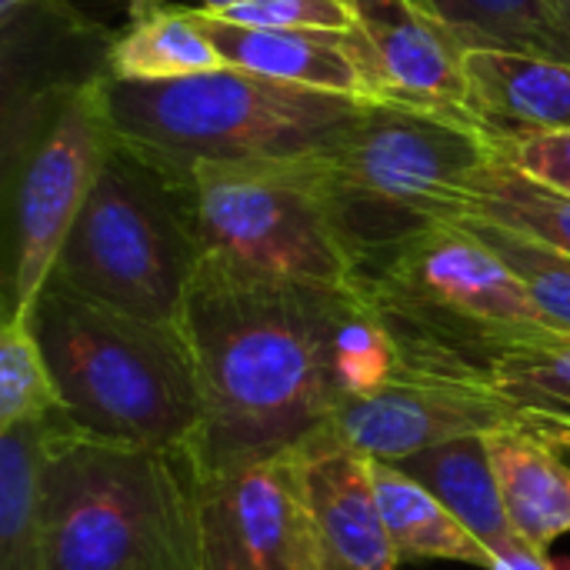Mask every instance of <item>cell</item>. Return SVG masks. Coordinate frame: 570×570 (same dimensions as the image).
<instances>
[{
	"instance_id": "1",
	"label": "cell",
	"mask_w": 570,
	"mask_h": 570,
	"mask_svg": "<svg viewBox=\"0 0 570 570\" xmlns=\"http://www.w3.org/2000/svg\"><path fill=\"white\" fill-rule=\"evenodd\" d=\"M180 334L204 401L190 444L204 478L301 448L341 401L401 371L361 287L291 284L210 257Z\"/></svg>"
},
{
	"instance_id": "2",
	"label": "cell",
	"mask_w": 570,
	"mask_h": 570,
	"mask_svg": "<svg viewBox=\"0 0 570 570\" xmlns=\"http://www.w3.org/2000/svg\"><path fill=\"white\" fill-rule=\"evenodd\" d=\"M200 498L190 448L87 438L63 414L43 461V570H204Z\"/></svg>"
},
{
	"instance_id": "3",
	"label": "cell",
	"mask_w": 570,
	"mask_h": 570,
	"mask_svg": "<svg viewBox=\"0 0 570 570\" xmlns=\"http://www.w3.org/2000/svg\"><path fill=\"white\" fill-rule=\"evenodd\" d=\"M27 324L80 434L137 448L194 444L204 401L180 327L130 317L53 277Z\"/></svg>"
},
{
	"instance_id": "4",
	"label": "cell",
	"mask_w": 570,
	"mask_h": 570,
	"mask_svg": "<svg viewBox=\"0 0 570 570\" xmlns=\"http://www.w3.org/2000/svg\"><path fill=\"white\" fill-rule=\"evenodd\" d=\"M488 134L461 117L364 104L347 134L314 157L317 184L357 274L421 234L464 217Z\"/></svg>"
},
{
	"instance_id": "5",
	"label": "cell",
	"mask_w": 570,
	"mask_h": 570,
	"mask_svg": "<svg viewBox=\"0 0 570 570\" xmlns=\"http://www.w3.org/2000/svg\"><path fill=\"white\" fill-rule=\"evenodd\" d=\"M361 291L411 374L488 384L508 347L554 331L508 261L458 220L364 271Z\"/></svg>"
},
{
	"instance_id": "6",
	"label": "cell",
	"mask_w": 570,
	"mask_h": 570,
	"mask_svg": "<svg viewBox=\"0 0 570 570\" xmlns=\"http://www.w3.org/2000/svg\"><path fill=\"white\" fill-rule=\"evenodd\" d=\"M364 100L220 67L164 83L107 77L114 137L190 180L204 160H311L357 120Z\"/></svg>"
},
{
	"instance_id": "7",
	"label": "cell",
	"mask_w": 570,
	"mask_h": 570,
	"mask_svg": "<svg viewBox=\"0 0 570 570\" xmlns=\"http://www.w3.org/2000/svg\"><path fill=\"white\" fill-rule=\"evenodd\" d=\"M200 264L190 180L114 137L53 281L130 317L180 327Z\"/></svg>"
},
{
	"instance_id": "8",
	"label": "cell",
	"mask_w": 570,
	"mask_h": 570,
	"mask_svg": "<svg viewBox=\"0 0 570 570\" xmlns=\"http://www.w3.org/2000/svg\"><path fill=\"white\" fill-rule=\"evenodd\" d=\"M114 144L107 73L47 87L3 107L7 271L3 317H27Z\"/></svg>"
},
{
	"instance_id": "9",
	"label": "cell",
	"mask_w": 570,
	"mask_h": 570,
	"mask_svg": "<svg viewBox=\"0 0 570 570\" xmlns=\"http://www.w3.org/2000/svg\"><path fill=\"white\" fill-rule=\"evenodd\" d=\"M200 250L227 267L314 287H361L311 160H204L190 167Z\"/></svg>"
},
{
	"instance_id": "10",
	"label": "cell",
	"mask_w": 570,
	"mask_h": 570,
	"mask_svg": "<svg viewBox=\"0 0 570 570\" xmlns=\"http://www.w3.org/2000/svg\"><path fill=\"white\" fill-rule=\"evenodd\" d=\"M204 570H321L301 451L204 478Z\"/></svg>"
},
{
	"instance_id": "11",
	"label": "cell",
	"mask_w": 570,
	"mask_h": 570,
	"mask_svg": "<svg viewBox=\"0 0 570 570\" xmlns=\"http://www.w3.org/2000/svg\"><path fill=\"white\" fill-rule=\"evenodd\" d=\"M524 421L491 384L401 371L341 401L324 431L371 461L401 464L444 441L494 434Z\"/></svg>"
},
{
	"instance_id": "12",
	"label": "cell",
	"mask_w": 570,
	"mask_h": 570,
	"mask_svg": "<svg viewBox=\"0 0 570 570\" xmlns=\"http://www.w3.org/2000/svg\"><path fill=\"white\" fill-rule=\"evenodd\" d=\"M357 27L361 70L367 77V104H394L444 117L468 114V47L417 0H351ZM474 124V120H471Z\"/></svg>"
},
{
	"instance_id": "13",
	"label": "cell",
	"mask_w": 570,
	"mask_h": 570,
	"mask_svg": "<svg viewBox=\"0 0 570 570\" xmlns=\"http://www.w3.org/2000/svg\"><path fill=\"white\" fill-rule=\"evenodd\" d=\"M297 451L321 570L401 568L377 508L371 458L357 454L331 431H317Z\"/></svg>"
},
{
	"instance_id": "14",
	"label": "cell",
	"mask_w": 570,
	"mask_h": 570,
	"mask_svg": "<svg viewBox=\"0 0 570 570\" xmlns=\"http://www.w3.org/2000/svg\"><path fill=\"white\" fill-rule=\"evenodd\" d=\"M468 114L491 144L570 130V60L471 47L464 53Z\"/></svg>"
},
{
	"instance_id": "15",
	"label": "cell",
	"mask_w": 570,
	"mask_h": 570,
	"mask_svg": "<svg viewBox=\"0 0 570 570\" xmlns=\"http://www.w3.org/2000/svg\"><path fill=\"white\" fill-rule=\"evenodd\" d=\"M204 33L214 40L227 67H237L254 77H267L277 83L371 100L367 77L357 60V47L351 33H321V30H267L227 23L210 13H200Z\"/></svg>"
},
{
	"instance_id": "16",
	"label": "cell",
	"mask_w": 570,
	"mask_h": 570,
	"mask_svg": "<svg viewBox=\"0 0 570 570\" xmlns=\"http://www.w3.org/2000/svg\"><path fill=\"white\" fill-rule=\"evenodd\" d=\"M127 27L110 37L104 73L120 83H164L227 67L190 7L170 0H130Z\"/></svg>"
},
{
	"instance_id": "17",
	"label": "cell",
	"mask_w": 570,
	"mask_h": 570,
	"mask_svg": "<svg viewBox=\"0 0 570 570\" xmlns=\"http://www.w3.org/2000/svg\"><path fill=\"white\" fill-rule=\"evenodd\" d=\"M488 451L511 524L528 544L551 551L570 534V464L528 421L488 434Z\"/></svg>"
},
{
	"instance_id": "18",
	"label": "cell",
	"mask_w": 570,
	"mask_h": 570,
	"mask_svg": "<svg viewBox=\"0 0 570 570\" xmlns=\"http://www.w3.org/2000/svg\"><path fill=\"white\" fill-rule=\"evenodd\" d=\"M397 468L411 474L417 484H424L494 554V561L524 544V538L508 518L488 451V434L444 441L401 461Z\"/></svg>"
},
{
	"instance_id": "19",
	"label": "cell",
	"mask_w": 570,
	"mask_h": 570,
	"mask_svg": "<svg viewBox=\"0 0 570 570\" xmlns=\"http://www.w3.org/2000/svg\"><path fill=\"white\" fill-rule=\"evenodd\" d=\"M371 478L397 564L458 561L471 568L494 570V554L424 484H417L397 464L371 461Z\"/></svg>"
},
{
	"instance_id": "20",
	"label": "cell",
	"mask_w": 570,
	"mask_h": 570,
	"mask_svg": "<svg viewBox=\"0 0 570 570\" xmlns=\"http://www.w3.org/2000/svg\"><path fill=\"white\" fill-rule=\"evenodd\" d=\"M60 417L0 428V570H43V461Z\"/></svg>"
},
{
	"instance_id": "21",
	"label": "cell",
	"mask_w": 570,
	"mask_h": 570,
	"mask_svg": "<svg viewBox=\"0 0 570 570\" xmlns=\"http://www.w3.org/2000/svg\"><path fill=\"white\" fill-rule=\"evenodd\" d=\"M471 47L528 50L570 60V27L558 0H417Z\"/></svg>"
},
{
	"instance_id": "22",
	"label": "cell",
	"mask_w": 570,
	"mask_h": 570,
	"mask_svg": "<svg viewBox=\"0 0 570 570\" xmlns=\"http://www.w3.org/2000/svg\"><path fill=\"white\" fill-rule=\"evenodd\" d=\"M464 217H484L538 240H548L570 254V200L541 187L498 150L478 170L468 190Z\"/></svg>"
},
{
	"instance_id": "23",
	"label": "cell",
	"mask_w": 570,
	"mask_h": 570,
	"mask_svg": "<svg viewBox=\"0 0 570 570\" xmlns=\"http://www.w3.org/2000/svg\"><path fill=\"white\" fill-rule=\"evenodd\" d=\"M488 384L524 417L570 424V334L551 331L508 347Z\"/></svg>"
},
{
	"instance_id": "24",
	"label": "cell",
	"mask_w": 570,
	"mask_h": 570,
	"mask_svg": "<svg viewBox=\"0 0 570 570\" xmlns=\"http://www.w3.org/2000/svg\"><path fill=\"white\" fill-rule=\"evenodd\" d=\"M458 224H464L471 234H478L491 250H498L508 267L524 281L531 301L538 304L541 317L548 321V327L570 334V254L538 240L531 234H521L514 227L484 220V217H461Z\"/></svg>"
},
{
	"instance_id": "25",
	"label": "cell",
	"mask_w": 570,
	"mask_h": 570,
	"mask_svg": "<svg viewBox=\"0 0 570 570\" xmlns=\"http://www.w3.org/2000/svg\"><path fill=\"white\" fill-rule=\"evenodd\" d=\"M60 414L57 381L27 317L0 321V428L43 424Z\"/></svg>"
},
{
	"instance_id": "26",
	"label": "cell",
	"mask_w": 570,
	"mask_h": 570,
	"mask_svg": "<svg viewBox=\"0 0 570 570\" xmlns=\"http://www.w3.org/2000/svg\"><path fill=\"white\" fill-rule=\"evenodd\" d=\"M210 17L244 27H267V30L351 33L357 27V13L351 0H240Z\"/></svg>"
},
{
	"instance_id": "27",
	"label": "cell",
	"mask_w": 570,
	"mask_h": 570,
	"mask_svg": "<svg viewBox=\"0 0 570 570\" xmlns=\"http://www.w3.org/2000/svg\"><path fill=\"white\" fill-rule=\"evenodd\" d=\"M494 150L541 187L570 200V130L528 134L518 140L494 144Z\"/></svg>"
},
{
	"instance_id": "28",
	"label": "cell",
	"mask_w": 570,
	"mask_h": 570,
	"mask_svg": "<svg viewBox=\"0 0 570 570\" xmlns=\"http://www.w3.org/2000/svg\"><path fill=\"white\" fill-rule=\"evenodd\" d=\"M494 570H558L554 568V561L548 558V551H541V548H534V544H518L514 551H508V554H501L498 561H494Z\"/></svg>"
},
{
	"instance_id": "29",
	"label": "cell",
	"mask_w": 570,
	"mask_h": 570,
	"mask_svg": "<svg viewBox=\"0 0 570 570\" xmlns=\"http://www.w3.org/2000/svg\"><path fill=\"white\" fill-rule=\"evenodd\" d=\"M528 428L538 431L564 461L570 464V424H561V421H541V417H528Z\"/></svg>"
},
{
	"instance_id": "30",
	"label": "cell",
	"mask_w": 570,
	"mask_h": 570,
	"mask_svg": "<svg viewBox=\"0 0 570 570\" xmlns=\"http://www.w3.org/2000/svg\"><path fill=\"white\" fill-rule=\"evenodd\" d=\"M170 3H180V7H190V10H204V13H217V10H227L240 0H170Z\"/></svg>"
},
{
	"instance_id": "31",
	"label": "cell",
	"mask_w": 570,
	"mask_h": 570,
	"mask_svg": "<svg viewBox=\"0 0 570 570\" xmlns=\"http://www.w3.org/2000/svg\"><path fill=\"white\" fill-rule=\"evenodd\" d=\"M37 3H47V0H0V17H13V13L30 10Z\"/></svg>"
},
{
	"instance_id": "32",
	"label": "cell",
	"mask_w": 570,
	"mask_h": 570,
	"mask_svg": "<svg viewBox=\"0 0 570 570\" xmlns=\"http://www.w3.org/2000/svg\"><path fill=\"white\" fill-rule=\"evenodd\" d=\"M558 7H561V13H564V23L570 27V0H558Z\"/></svg>"
},
{
	"instance_id": "33",
	"label": "cell",
	"mask_w": 570,
	"mask_h": 570,
	"mask_svg": "<svg viewBox=\"0 0 570 570\" xmlns=\"http://www.w3.org/2000/svg\"><path fill=\"white\" fill-rule=\"evenodd\" d=\"M127 3H130V0H127Z\"/></svg>"
}]
</instances>
